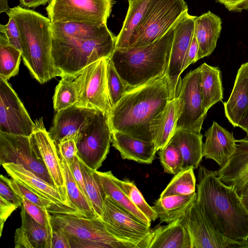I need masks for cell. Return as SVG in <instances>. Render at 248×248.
<instances>
[{
  "instance_id": "cell-13",
  "label": "cell",
  "mask_w": 248,
  "mask_h": 248,
  "mask_svg": "<svg viewBox=\"0 0 248 248\" xmlns=\"http://www.w3.org/2000/svg\"><path fill=\"white\" fill-rule=\"evenodd\" d=\"M181 218L192 248H248V242L232 240L216 229L196 201Z\"/></svg>"
},
{
  "instance_id": "cell-1",
  "label": "cell",
  "mask_w": 248,
  "mask_h": 248,
  "mask_svg": "<svg viewBox=\"0 0 248 248\" xmlns=\"http://www.w3.org/2000/svg\"><path fill=\"white\" fill-rule=\"evenodd\" d=\"M198 179L196 202L215 228L232 240L248 242V211L235 188L202 165Z\"/></svg>"
},
{
  "instance_id": "cell-6",
  "label": "cell",
  "mask_w": 248,
  "mask_h": 248,
  "mask_svg": "<svg viewBox=\"0 0 248 248\" xmlns=\"http://www.w3.org/2000/svg\"><path fill=\"white\" fill-rule=\"evenodd\" d=\"M116 39L113 34L91 40L52 38V56L61 77L75 78L91 63L103 58H110L115 49Z\"/></svg>"
},
{
  "instance_id": "cell-46",
  "label": "cell",
  "mask_w": 248,
  "mask_h": 248,
  "mask_svg": "<svg viewBox=\"0 0 248 248\" xmlns=\"http://www.w3.org/2000/svg\"><path fill=\"white\" fill-rule=\"evenodd\" d=\"M0 196L13 203L17 206H22V200L12 188L8 178L2 174L0 176Z\"/></svg>"
},
{
  "instance_id": "cell-9",
  "label": "cell",
  "mask_w": 248,
  "mask_h": 248,
  "mask_svg": "<svg viewBox=\"0 0 248 248\" xmlns=\"http://www.w3.org/2000/svg\"><path fill=\"white\" fill-rule=\"evenodd\" d=\"M200 67L179 79L175 96L179 101L176 130L179 129L201 133L207 111L203 106L200 86Z\"/></svg>"
},
{
  "instance_id": "cell-26",
  "label": "cell",
  "mask_w": 248,
  "mask_h": 248,
  "mask_svg": "<svg viewBox=\"0 0 248 248\" xmlns=\"http://www.w3.org/2000/svg\"><path fill=\"white\" fill-rule=\"evenodd\" d=\"M224 107L229 122L238 127L248 108V62L239 68L232 93Z\"/></svg>"
},
{
  "instance_id": "cell-3",
  "label": "cell",
  "mask_w": 248,
  "mask_h": 248,
  "mask_svg": "<svg viewBox=\"0 0 248 248\" xmlns=\"http://www.w3.org/2000/svg\"><path fill=\"white\" fill-rule=\"evenodd\" d=\"M16 21L21 37L22 58L31 77L41 84L62 77L52 56L51 22L41 14L17 6L6 13Z\"/></svg>"
},
{
  "instance_id": "cell-33",
  "label": "cell",
  "mask_w": 248,
  "mask_h": 248,
  "mask_svg": "<svg viewBox=\"0 0 248 248\" xmlns=\"http://www.w3.org/2000/svg\"><path fill=\"white\" fill-rule=\"evenodd\" d=\"M199 67L200 86L203 106L207 111L214 105L221 101L223 99L221 73L218 67L209 65L205 62Z\"/></svg>"
},
{
  "instance_id": "cell-7",
  "label": "cell",
  "mask_w": 248,
  "mask_h": 248,
  "mask_svg": "<svg viewBox=\"0 0 248 248\" xmlns=\"http://www.w3.org/2000/svg\"><path fill=\"white\" fill-rule=\"evenodd\" d=\"M111 142V131L108 116L97 110L78 133L77 155L90 168L96 170L106 158Z\"/></svg>"
},
{
  "instance_id": "cell-12",
  "label": "cell",
  "mask_w": 248,
  "mask_h": 248,
  "mask_svg": "<svg viewBox=\"0 0 248 248\" xmlns=\"http://www.w3.org/2000/svg\"><path fill=\"white\" fill-rule=\"evenodd\" d=\"M188 10L185 0H157L131 47L147 46L161 38Z\"/></svg>"
},
{
  "instance_id": "cell-45",
  "label": "cell",
  "mask_w": 248,
  "mask_h": 248,
  "mask_svg": "<svg viewBox=\"0 0 248 248\" xmlns=\"http://www.w3.org/2000/svg\"><path fill=\"white\" fill-rule=\"evenodd\" d=\"M0 32L4 34L9 43L22 53V45L20 33L15 20L9 17L6 25L0 24Z\"/></svg>"
},
{
  "instance_id": "cell-11",
  "label": "cell",
  "mask_w": 248,
  "mask_h": 248,
  "mask_svg": "<svg viewBox=\"0 0 248 248\" xmlns=\"http://www.w3.org/2000/svg\"><path fill=\"white\" fill-rule=\"evenodd\" d=\"M11 163L22 165L54 186L37 149L30 137L0 132V163L2 165Z\"/></svg>"
},
{
  "instance_id": "cell-38",
  "label": "cell",
  "mask_w": 248,
  "mask_h": 248,
  "mask_svg": "<svg viewBox=\"0 0 248 248\" xmlns=\"http://www.w3.org/2000/svg\"><path fill=\"white\" fill-rule=\"evenodd\" d=\"M56 86L53 97V108L58 112L76 104L78 100L74 78L65 76Z\"/></svg>"
},
{
  "instance_id": "cell-41",
  "label": "cell",
  "mask_w": 248,
  "mask_h": 248,
  "mask_svg": "<svg viewBox=\"0 0 248 248\" xmlns=\"http://www.w3.org/2000/svg\"><path fill=\"white\" fill-rule=\"evenodd\" d=\"M158 151L160 162L165 172L175 175L182 170L183 157L177 146L169 142Z\"/></svg>"
},
{
  "instance_id": "cell-17",
  "label": "cell",
  "mask_w": 248,
  "mask_h": 248,
  "mask_svg": "<svg viewBox=\"0 0 248 248\" xmlns=\"http://www.w3.org/2000/svg\"><path fill=\"white\" fill-rule=\"evenodd\" d=\"M35 124V130L30 138L36 147L55 187L69 200L56 145L46 129L43 119H37Z\"/></svg>"
},
{
  "instance_id": "cell-16",
  "label": "cell",
  "mask_w": 248,
  "mask_h": 248,
  "mask_svg": "<svg viewBox=\"0 0 248 248\" xmlns=\"http://www.w3.org/2000/svg\"><path fill=\"white\" fill-rule=\"evenodd\" d=\"M196 16L187 12L175 24L166 75L170 90V99L175 97L177 86L194 31Z\"/></svg>"
},
{
  "instance_id": "cell-53",
  "label": "cell",
  "mask_w": 248,
  "mask_h": 248,
  "mask_svg": "<svg viewBox=\"0 0 248 248\" xmlns=\"http://www.w3.org/2000/svg\"><path fill=\"white\" fill-rule=\"evenodd\" d=\"M238 195L243 205L248 211V181L245 184Z\"/></svg>"
},
{
  "instance_id": "cell-28",
  "label": "cell",
  "mask_w": 248,
  "mask_h": 248,
  "mask_svg": "<svg viewBox=\"0 0 248 248\" xmlns=\"http://www.w3.org/2000/svg\"><path fill=\"white\" fill-rule=\"evenodd\" d=\"M179 106L176 96L170 99L150 123V132L157 151L169 142L176 131Z\"/></svg>"
},
{
  "instance_id": "cell-4",
  "label": "cell",
  "mask_w": 248,
  "mask_h": 248,
  "mask_svg": "<svg viewBox=\"0 0 248 248\" xmlns=\"http://www.w3.org/2000/svg\"><path fill=\"white\" fill-rule=\"evenodd\" d=\"M175 25L149 45L115 49L110 60L127 90L166 74Z\"/></svg>"
},
{
  "instance_id": "cell-54",
  "label": "cell",
  "mask_w": 248,
  "mask_h": 248,
  "mask_svg": "<svg viewBox=\"0 0 248 248\" xmlns=\"http://www.w3.org/2000/svg\"><path fill=\"white\" fill-rule=\"evenodd\" d=\"M238 127L244 130L248 137V108L244 116L240 122Z\"/></svg>"
},
{
  "instance_id": "cell-49",
  "label": "cell",
  "mask_w": 248,
  "mask_h": 248,
  "mask_svg": "<svg viewBox=\"0 0 248 248\" xmlns=\"http://www.w3.org/2000/svg\"><path fill=\"white\" fill-rule=\"evenodd\" d=\"M225 6L230 11L241 12L243 10H248V0H216Z\"/></svg>"
},
{
  "instance_id": "cell-39",
  "label": "cell",
  "mask_w": 248,
  "mask_h": 248,
  "mask_svg": "<svg viewBox=\"0 0 248 248\" xmlns=\"http://www.w3.org/2000/svg\"><path fill=\"white\" fill-rule=\"evenodd\" d=\"M115 181L125 192L130 201L151 221H155L157 214L144 199L142 194L133 182L127 179L121 180L115 177Z\"/></svg>"
},
{
  "instance_id": "cell-51",
  "label": "cell",
  "mask_w": 248,
  "mask_h": 248,
  "mask_svg": "<svg viewBox=\"0 0 248 248\" xmlns=\"http://www.w3.org/2000/svg\"><path fill=\"white\" fill-rule=\"evenodd\" d=\"M51 248H71L65 234L58 230H53Z\"/></svg>"
},
{
  "instance_id": "cell-21",
  "label": "cell",
  "mask_w": 248,
  "mask_h": 248,
  "mask_svg": "<svg viewBox=\"0 0 248 248\" xmlns=\"http://www.w3.org/2000/svg\"><path fill=\"white\" fill-rule=\"evenodd\" d=\"M236 142L234 153L215 172L222 182L233 186L239 194L248 181V137L236 140Z\"/></svg>"
},
{
  "instance_id": "cell-23",
  "label": "cell",
  "mask_w": 248,
  "mask_h": 248,
  "mask_svg": "<svg viewBox=\"0 0 248 248\" xmlns=\"http://www.w3.org/2000/svg\"><path fill=\"white\" fill-rule=\"evenodd\" d=\"M21 225L15 233V248H51L52 232L34 219L22 205Z\"/></svg>"
},
{
  "instance_id": "cell-24",
  "label": "cell",
  "mask_w": 248,
  "mask_h": 248,
  "mask_svg": "<svg viewBox=\"0 0 248 248\" xmlns=\"http://www.w3.org/2000/svg\"><path fill=\"white\" fill-rule=\"evenodd\" d=\"M111 142L123 159L140 163L152 164L157 152L153 142L140 140L118 131H111Z\"/></svg>"
},
{
  "instance_id": "cell-14",
  "label": "cell",
  "mask_w": 248,
  "mask_h": 248,
  "mask_svg": "<svg viewBox=\"0 0 248 248\" xmlns=\"http://www.w3.org/2000/svg\"><path fill=\"white\" fill-rule=\"evenodd\" d=\"M101 217L108 229L118 237L136 243L139 248H147L150 227L107 196L104 198V212Z\"/></svg>"
},
{
  "instance_id": "cell-56",
  "label": "cell",
  "mask_w": 248,
  "mask_h": 248,
  "mask_svg": "<svg viewBox=\"0 0 248 248\" xmlns=\"http://www.w3.org/2000/svg\"><path fill=\"white\" fill-rule=\"evenodd\" d=\"M136 0H128L129 4H131L133 1H134Z\"/></svg>"
},
{
  "instance_id": "cell-5",
  "label": "cell",
  "mask_w": 248,
  "mask_h": 248,
  "mask_svg": "<svg viewBox=\"0 0 248 248\" xmlns=\"http://www.w3.org/2000/svg\"><path fill=\"white\" fill-rule=\"evenodd\" d=\"M51 223L53 230L65 234L71 248H139L111 232L99 216L51 214Z\"/></svg>"
},
{
  "instance_id": "cell-10",
  "label": "cell",
  "mask_w": 248,
  "mask_h": 248,
  "mask_svg": "<svg viewBox=\"0 0 248 248\" xmlns=\"http://www.w3.org/2000/svg\"><path fill=\"white\" fill-rule=\"evenodd\" d=\"M113 0H51L46 8L51 22H87L107 24Z\"/></svg>"
},
{
  "instance_id": "cell-19",
  "label": "cell",
  "mask_w": 248,
  "mask_h": 248,
  "mask_svg": "<svg viewBox=\"0 0 248 248\" xmlns=\"http://www.w3.org/2000/svg\"><path fill=\"white\" fill-rule=\"evenodd\" d=\"M97 110L73 105L56 113L48 132L57 145L69 135L78 133Z\"/></svg>"
},
{
  "instance_id": "cell-25",
  "label": "cell",
  "mask_w": 248,
  "mask_h": 248,
  "mask_svg": "<svg viewBox=\"0 0 248 248\" xmlns=\"http://www.w3.org/2000/svg\"><path fill=\"white\" fill-rule=\"evenodd\" d=\"M52 38L63 40H91L112 34L107 24L58 21L51 22Z\"/></svg>"
},
{
  "instance_id": "cell-20",
  "label": "cell",
  "mask_w": 248,
  "mask_h": 248,
  "mask_svg": "<svg viewBox=\"0 0 248 248\" xmlns=\"http://www.w3.org/2000/svg\"><path fill=\"white\" fill-rule=\"evenodd\" d=\"M205 140L202 145V155L215 161L221 167L236 150V140L233 134L214 122L205 133Z\"/></svg>"
},
{
  "instance_id": "cell-47",
  "label": "cell",
  "mask_w": 248,
  "mask_h": 248,
  "mask_svg": "<svg viewBox=\"0 0 248 248\" xmlns=\"http://www.w3.org/2000/svg\"><path fill=\"white\" fill-rule=\"evenodd\" d=\"M18 208L16 205L0 196V233L1 235L5 222L11 214Z\"/></svg>"
},
{
  "instance_id": "cell-2",
  "label": "cell",
  "mask_w": 248,
  "mask_h": 248,
  "mask_svg": "<svg viewBox=\"0 0 248 248\" xmlns=\"http://www.w3.org/2000/svg\"><path fill=\"white\" fill-rule=\"evenodd\" d=\"M170 99L166 74L127 90L108 116L111 131L153 142L150 123Z\"/></svg>"
},
{
  "instance_id": "cell-31",
  "label": "cell",
  "mask_w": 248,
  "mask_h": 248,
  "mask_svg": "<svg viewBox=\"0 0 248 248\" xmlns=\"http://www.w3.org/2000/svg\"><path fill=\"white\" fill-rule=\"evenodd\" d=\"M104 197H109L114 202L131 213L148 226L151 221L130 201L128 196L115 181V176L109 170L106 172L94 171Z\"/></svg>"
},
{
  "instance_id": "cell-29",
  "label": "cell",
  "mask_w": 248,
  "mask_h": 248,
  "mask_svg": "<svg viewBox=\"0 0 248 248\" xmlns=\"http://www.w3.org/2000/svg\"><path fill=\"white\" fill-rule=\"evenodd\" d=\"M147 248H192L189 233L182 218L152 230Z\"/></svg>"
},
{
  "instance_id": "cell-35",
  "label": "cell",
  "mask_w": 248,
  "mask_h": 248,
  "mask_svg": "<svg viewBox=\"0 0 248 248\" xmlns=\"http://www.w3.org/2000/svg\"><path fill=\"white\" fill-rule=\"evenodd\" d=\"M21 52L11 45L4 34L0 35V77L8 81L17 75Z\"/></svg>"
},
{
  "instance_id": "cell-30",
  "label": "cell",
  "mask_w": 248,
  "mask_h": 248,
  "mask_svg": "<svg viewBox=\"0 0 248 248\" xmlns=\"http://www.w3.org/2000/svg\"><path fill=\"white\" fill-rule=\"evenodd\" d=\"M169 142L177 146L182 155V170L197 169L202 160V135L179 129L176 131Z\"/></svg>"
},
{
  "instance_id": "cell-50",
  "label": "cell",
  "mask_w": 248,
  "mask_h": 248,
  "mask_svg": "<svg viewBox=\"0 0 248 248\" xmlns=\"http://www.w3.org/2000/svg\"><path fill=\"white\" fill-rule=\"evenodd\" d=\"M199 46L196 38L193 34L191 42L190 43L186 59L184 63L183 72L190 64L197 62V58L198 53Z\"/></svg>"
},
{
  "instance_id": "cell-34",
  "label": "cell",
  "mask_w": 248,
  "mask_h": 248,
  "mask_svg": "<svg viewBox=\"0 0 248 248\" xmlns=\"http://www.w3.org/2000/svg\"><path fill=\"white\" fill-rule=\"evenodd\" d=\"M63 171L68 199L73 206L83 216L93 217L98 216L91 202L80 189L64 158L59 154Z\"/></svg>"
},
{
  "instance_id": "cell-18",
  "label": "cell",
  "mask_w": 248,
  "mask_h": 248,
  "mask_svg": "<svg viewBox=\"0 0 248 248\" xmlns=\"http://www.w3.org/2000/svg\"><path fill=\"white\" fill-rule=\"evenodd\" d=\"M2 166L11 178L51 201L65 210L66 214L82 216L54 186L38 177L22 165L11 163L3 164Z\"/></svg>"
},
{
  "instance_id": "cell-36",
  "label": "cell",
  "mask_w": 248,
  "mask_h": 248,
  "mask_svg": "<svg viewBox=\"0 0 248 248\" xmlns=\"http://www.w3.org/2000/svg\"><path fill=\"white\" fill-rule=\"evenodd\" d=\"M85 187L89 200L96 214L102 217L104 212V196L94 171L80 160Z\"/></svg>"
},
{
  "instance_id": "cell-8",
  "label": "cell",
  "mask_w": 248,
  "mask_h": 248,
  "mask_svg": "<svg viewBox=\"0 0 248 248\" xmlns=\"http://www.w3.org/2000/svg\"><path fill=\"white\" fill-rule=\"evenodd\" d=\"M109 58H103L91 63L74 78L78 96V102L75 105L100 110L107 116L111 109L107 78Z\"/></svg>"
},
{
  "instance_id": "cell-37",
  "label": "cell",
  "mask_w": 248,
  "mask_h": 248,
  "mask_svg": "<svg viewBox=\"0 0 248 248\" xmlns=\"http://www.w3.org/2000/svg\"><path fill=\"white\" fill-rule=\"evenodd\" d=\"M196 179L194 169L183 170L174 175L159 197L171 195H190L195 192Z\"/></svg>"
},
{
  "instance_id": "cell-55",
  "label": "cell",
  "mask_w": 248,
  "mask_h": 248,
  "mask_svg": "<svg viewBox=\"0 0 248 248\" xmlns=\"http://www.w3.org/2000/svg\"><path fill=\"white\" fill-rule=\"evenodd\" d=\"M8 0H0V13H7L10 10Z\"/></svg>"
},
{
  "instance_id": "cell-15",
  "label": "cell",
  "mask_w": 248,
  "mask_h": 248,
  "mask_svg": "<svg viewBox=\"0 0 248 248\" xmlns=\"http://www.w3.org/2000/svg\"><path fill=\"white\" fill-rule=\"evenodd\" d=\"M0 132L30 137L35 128L11 85L0 77Z\"/></svg>"
},
{
  "instance_id": "cell-22",
  "label": "cell",
  "mask_w": 248,
  "mask_h": 248,
  "mask_svg": "<svg viewBox=\"0 0 248 248\" xmlns=\"http://www.w3.org/2000/svg\"><path fill=\"white\" fill-rule=\"evenodd\" d=\"M157 0H136L129 7L122 29L117 36L115 48L130 47L148 18Z\"/></svg>"
},
{
  "instance_id": "cell-43",
  "label": "cell",
  "mask_w": 248,
  "mask_h": 248,
  "mask_svg": "<svg viewBox=\"0 0 248 248\" xmlns=\"http://www.w3.org/2000/svg\"><path fill=\"white\" fill-rule=\"evenodd\" d=\"M22 206L27 212L38 223L47 228L53 232V228L51 223V214L25 198H22Z\"/></svg>"
},
{
  "instance_id": "cell-42",
  "label": "cell",
  "mask_w": 248,
  "mask_h": 248,
  "mask_svg": "<svg viewBox=\"0 0 248 248\" xmlns=\"http://www.w3.org/2000/svg\"><path fill=\"white\" fill-rule=\"evenodd\" d=\"M107 78L108 96L112 108L120 101L127 90L114 68L110 58L107 63Z\"/></svg>"
},
{
  "instance_id": "cell-32",
  "label": "cell",
  "mask_w": 248,
  "mask_h": 248,
  "mask_svg": "<svg viewBox=\"0 0 248 248\" xmlns=\"http://www.w3.org/2000/svg\"><path fill=\"white\" fill-rule=\"evenodd\" d=\"M197 193L159 198L152 207L161 222L170 223L181 218L195 202Z\"/></svg>"
},
{
  "instance_id": "cell-48",
  "label": "cell",
  "mask_w": 248,
  "mask_h": 248,
  "mask_svg": "<svg viewBox=\"0 0 248 248\" xmlns=\"http://www.w3.org/2000/svg\"><path fill=\"white\" fill-rule=\"evenodd\" d=\"M68 165L70 170L75 180L78 184L80 189L84 195L86 197V198L89 200L86 191L84 179L81 172L79 161L78 157L76 156L73 162Z\"/></svg>"
},
{
  "instance_id": "cell-44",
  "label": "cell",
  "mask_w": 248,
  "mask_h": 248,
  "mask_svg": "<svg viewBox=\"0 0 248 248\" xmlns=\"http://www.w3.org/2000/svg\"><path fill=\"white\" fill-rule=\"evenodd\" d=\"M78 133L65 137L56 145L58 153L64 158L68 165L72 163L77 156L76 141Z\"/></svg>"
},
{
  "instance_id": "cell-27",
  "label": "cell",
  "mask_w": 248,
  "mask_h": 248,
  "mask_svg": "<svg viewBox=\"0 0 248 248\" xmlns=\"http://www.w3.org/2000/svg\"><path fill=\"white\" fill-rule=\"evenodd\" d=\"M221 29V18L211 11L196 16L194 33L199 46L197 61L214 51Z\"/></svg>"
},
{
  "instance_id": "cell-40",
  "label": "cell",
  "mask_w": 248,
  "mask_h": 248,
  "mask_svg": "<svg viewBox=\"0 0 248 248\" xmlns=\"http://www.w3.org/2000/svg\"><path fill=\"white\" fill-rule=\"evenodd\" d=\"M8 182L15 192L22 199L25 198L31 202L47 210L51 214H66L63 209L29 189L16 180L8 179Z\"/></svg>"
},
{
  "instance_id": "cell-52",
  "label": "cell",
  "mask_w": 248,
  "mask_h": 248,
  "mask_svg": "<svg viewBox=\"0 0 248 248\" xmlns=\"http://www.w3.org/2000/svg\"><path fill=\"white\" fill-rule=\"evenodd\" d=\"M21 7H36L49 3L51 0H19Z\"/></svg>"
}]
</instances>
